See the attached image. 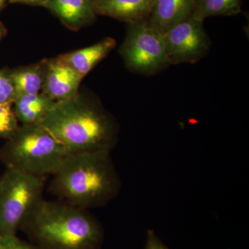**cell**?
<instances>
[{
    "label": "cell",
    "mask_w": 249,
    "mask_h": 249,
    "mask_svg": "<svg viewBox=\"0 0 249 249\" xmlns=\"http://www.w3.org/2000/svg\"><path fill=\"white\" fill-rule=\"evenodd\" d=\"M195 4L196 0H155L149 22L163 34L193 14Z\"/></svg>",
    "instance_id": "cell-12"
},
{
    "label": "cell",
    "mask_w": 249,
    "mask_h": 249,
    "mask_svg": "<svg viewBox=\"0 0 249 249\" xmlns=\"http://www.w3.org/2000/svg\"><path fill=\"white\" fill-rule=\"evenodd\" d=\"M47 60L11 70L16 96L40 93L45 80Z\"/></svg>",
    "instance_id": "cell-14"
},
{
    "label": "cell",
    "mask_w": 249,
    "mask_h": 249,
    "mask_svg": "<svg viewBox=\"0 0 249 249\" xmlns=\"http://www.w3.org/2000/svg\"><path fill=\"white\" fill-rule=\"evenodd\" d=\"M119 53L129 70L145 76L157 74L170 65L162 34L148 19L128 24Z\"/></svg>",
    "instance_id": "cell-6"
},
{
    "label": "cell",
    "mask_w": 249,
    "mask_h": 249,
    "mask_svg": "<svg viewBox=\"0 0 249 249\" xmlns=\"http://www.w3.org/2000/svg\"><path fill=\"white\" fill-rule=\"evenodd\" d=\"M145 249H168L162 243L160 239L156 236L153 231L147 233L146 247Z\"/></svg>",
    "instance_id": "cell-19"
},
{
    "label": "cell",
    "mask_w": 249,
    "mask_h": 249,
    "mask_svg": "<svg viewBox=\"0 0 249 249\" xmlns=\"http://www.w3.org/2000/svg\"><path fill=\"white\" fill-rule=\"evenodd\" d=\"M55 103L47 95L39 93L18 96L13 105L18 122L22 124H40Z\"/></svg>",
    "instance_id": "cell-13"
},
{
    "label": "cell",
    "mask_w": 249,
    "mask_h": 249,
    "mask_svg": "<svg viewBox=\"0 0 249 249\" xmlns=\"http://www.w3.org/2000/svg\"><path fill=\"white\" fill-rule=\"evenodd\" d=\"M116 40L112 37H106L102 40L85 48L62 55L58 58L72 70L84 78L93 67L103 60L115 48Z\"/></svg>",
    "instance_id": "cell-11"
},
{
    "label": "cell",
    "mask_w": 249,
    "mask_h": 249,
    "mask_svg": "<svg viewBox=\"0 0 249 249\" xmlns=\"http://www.w3.org/2000/svg\"><path fill=\"white\" fill-rule=\"evenodd\" d=\"M0 249H41L21 241L15 236L0 237Z\"/></svg>",
    "instance_id": "cell-18"
},
{
    "label": "cell",
    "mask_w": 249,
    "mask_h": 249,
    "mask_svg": "<svg viewBox=\"0 0 249 249\" xmlns=\"http://www.w3.org/2000/svg\"><path fill=\"white\" fill-rule=\"evenodd\" d=\"M16 89L13 81L11 70H0V102L13 105L16 98Z\"/></svg>",
    "instance_id": "cell-17"
},
{
    "label": "cell",
    "mask_w": 249,
    "mask_h": 249,
    "mask_svg": "<svg viewBox=\"0 0 249 249\" xmlns=\"http://www.w3.org/2000/svg\"><path fill=\"white\" fill-rule=\"evenodd\" d=\"M95 0H48L45 7L72 31L79 30L94 20Z\"/></svg>",
    "instance_id": "cell-9"
},
{
    "label": "cell",
    "mask_w": 249,
    "mask_h": 249,
    "mask_svg": "<svg viewBox=\"0 0 249 249\" xmlns=\"http://www.w3.org/2000/svg\"><path fill=\"white\" fill-rule=\"evenodd\" d=\"M8 1L10 3H21V4L44 6L45 7L48 0H8Z\"/></svg>",
    "instance_id": "cell-20"
},
{
    "label": "cell",
    "mask_w": 249,
    "mask_h": 249,
    "mask_svg": "<svg viewBox=\"0 0 249 249\" xmlns=\"http://www.w3.org/2000/svg\"><path fill=\"white\" fill-rule=\"evenodd\" d=\"M66 148L42 124H22L0 150L6 168L35 176L54 175L67 156Z\"/></svg>",
    "instance_id": "cell-4"
},
{
    "label": "cell",
    "mask_w": 249,
    "mask_h": 249,
    "mask_svg": "<svg viewBox=\"0 0 249 249\" xmlns=\"http://www.w3.org/2000/svg\"><path fill=\"white\" fill-rule=\"evenodd\" d=\"M83 77L57 58L47 60L42 93L55 102L66 101L78 93Z\"/></svg>",
    "instance_id": "cell-8"
},
{
    "label": "cell",
    "mask_w": 249,
    "mask_h": 249,
    "mask_svg": "<svg viewBox=\"0 0 249 249\" xmlns=\"http://www.w3.org/2000/svg\"><path fill=\"white\" fill-rule=\"evenodd\" d=\"M45 177L6 168L0 178V237L16 235L26 217L42 199Z\"/></svg>",
    "instance_id": "cell-5"
},
{
    "label": "cell",
    "mask_w": 249,
    "mask_h": 249,
    "mask_svg": "<svg viewBox=\"0 0 249 249\" xmlns=\"http://www.w3.org/2000/svg\"><path fill=\"white\" fill-rule=\"evenodd\" d=\"M170 65L196 63L207 55L211 42L204 22L193 15L162 34Z\"/></svg>",
    "instance_id": "cell-7"
},
{
    "label": "cell",
    "mask_w": 249,
    "mask_h": 249,
    "mask_svg": "<svg viewBox=\"0 0 249 249\" xmlns=\"http://www.w3.org/2000/svg\"><path fill=\"white\" fill-rule=\"evenodd\" d=\"M155 0H95L96 15L108 16L127 24L148 19Z\"/></svg>",
    "instance_id": "cell-10"
},
{
    "label": "cell",
    "mask_w": 249,
    "mask_h": 249,
    "mask_svg": "<svg viewBox=\"0 0 249 249\" xmlns=\"http://www.w3.org/2000/svg\"><path fill=\"white\" fill-rule=\"evenodd\" d=\"M6 1H7V0H0V10L2 9Z\"/></svg>",
    "instance_id": "cell-22"
},
{
    "label": "cell",
    "mask_w": 249,
    "mask_h": 249,
    "mask_svg": "<svg viewBox=\"0 0 249 249\" xmlns=\"http://www.w3.org/2000/svg\"><path fill=\"white\" fill-rule=\"evenodd\" d=\"M242 0H196L193 15L204 22L214 16H232L240 14Z\"/></svg>",
    "instance_id": "cell-15"
},
{
    "label": "cell",
    "mask_w": 249,
    "mask_h": 249,
    "mask_svg": "<svg viewBox=\"0 0 249 249\" xmlns=\"http://www.w3.org/2000/svg\"><path fill=\"white\" fill-rule=\"evenodd\" d=\"M110 152L70 154L53 175L51 193L68 204L86 209L107 204L118 194L120 178Z\"/></svg>",
    "instance_id": "cell-2"
},
{
    "label": "cell",
    "mask_w": 249,
    "mask_h": 249,
    "mask_svg": "<svg viewBox=\"0 0 249 249\" xmlns=\"http://www.w3.org/2000/svg\"><path fill=\"white\" fill-rule=\"evenodd\" d=\"M6 33L7 31H6V28L3 25L2 23L0 22V40L6 36Z\"/></svg>",
    "instance_id": "cell-21"
},
{
    "label": "cell",
    "mask_w": 249,
    "mask_h": 249,
    "mask_svg": "<svg viewBox=\"0 0 249 249\" xmlns=\"http://www.w3.org/2000/svg\"><path fill=\"white\" fill-rule=\"evenodd\" d=\"M12 106L0 102V138H11L19 127Z\"/></svg>",
    "instance_id": "cell-16"
},
{
    "label": "cell",
    "mask_w": 249,
    "mask_h": 249,
    "mask_svg": "<svg viewBox=\"0 0 249 249\" xmlns=\"http://www.w3.org/2000/svg\"><path fill=\"white\" fill-rule=\"evenodd\" d=\"M20 228L44 249H95L101 228L85 209L42 198Z\"/></svg>",
    "instance_id": "cell-3"
},
{
    "label": "cell",
    "mask_w": 249,
    "mask_h": 249,
    "mask_svg": "<svg viewBox=\"0 0 249 249\" xmlns=\"http://www.w3.org/2000/svg\"><path fill=\"white\" fill-rule=\"evenodd\" d=\"M40 124L61 142L68 155L110 152L117 139L113 118L99 103L79 93L55 103Z\"/></svg>",
    "instance_id": "cell-1"
}]
</instances>
